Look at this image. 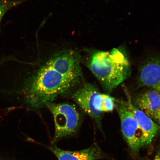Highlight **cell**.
<instances>
[{"mask_svg": "<svg viewBox=\"0 0 160 160\" xmlns=\"http://www.w3.org/2000/svg\"><path fill=\"white\" fill-rule=\"evenodd\" d=\"M81 60L73 51L60 52L51 57L30 80L27 89L30 105H47L78 85L82 78Z\"/></svg>", "mask_w": 160, "mask_h": 160, "instance_id": "1", "label": "cell"}, {"mask_svg": "<svg viewBox=\"0 0 160 160\" xmlns=\"http://www.w3.org/2000/svg\"><path fill=\"white\" fill-rule=\"evenodd\" d=\"M87 66L106 91L110 93L131 75L127 56L121 50L94 51Z\"/></svg>", "mask_w": 160, "mask_h": 160, "instance_id": "2", "label": "cell"}, {"mask_svg": "<svg viewBox=\"0 0 160 160\" xmlns=\"http://www.w3.org/2000/svg\"><path fill=\"white\" fill-rule=\"evenodd\" d=\"M53 115L55 125L53 143L75 134L80 123V115L73 105L64 103L47 105Z\"/></svg>", "mask_w": 160, "mask_h": 160, "instance_id": "3", "label": "cell"}, {"mask_svg": "<svg viewBox=\"0 0 160 160\" xmlns=\"http://www.w3.org/2000/svg\"><path fill=\"white\" fill-rule=\"evenodd\" d=\"M121 121L122 132L130 148L138 153L145 147L142 134L134 116L128 107L121 102V100L114 98Z\"/></svg>", "mask_w": 160, "mask_h": 160, "instance_id": "4", "label": "cell"}, {"mask_svg": "<svg viewBox=\"0 0 160 160\" xmlns=\"http://www.w3.org/2000/svg\"><path fill=\"white\" fill-rule=\"evenodd\" d=\"M102 94L95 86L87 83L77 90L72 96L80 107L94 120L100 129L103 115L101 110Z\"/></svg>", "mask_w": 160, "mask_h": 160, "instance_id": "5", "label": "cell"}, {"mask_svg": "<svg viewBox=\"0 0 160 160\" xmlns=\"http://www.w3.org/2000/svg\"><path fill=\"white\" fill-rule=\"evenodd\" d=\"M139 80L142 86L160 94V56L149 58L140 68Z\"/></svg>", "mask_w": 160, "mask_h": 160, "instance_id": "6", "label": "cell"}, {"mask_svg": "<svg viewBox=\"0 0 160 160\" xmlns=\"http://www.w3.org/2000/svg\"><path fill=\"white\" fill-rule=\"evenodd\" d=\"M58 160H97L104 159L105 155L96 144L88 148L77 151H65L55 145L48 146Z\"/></svg>", "mask_w": 160, "mask_h": 160, "instance_id": "7", "label": "cell"}, {"mask_svg": "<svg viewBox=\"0 0 160 160\" xmlns=\"http://www.w3.org/2000/svg\"><path fill=\"white\" fill-rule=\"evenodd\" d=\"M128 98V101L121 100V101L128 107L132 112L142 134L145 146L149 145L160 131V126L136 107L132 103L131 98H129V97Z\"/></svg>", "mask_w": 160, "mask_h": 160, "instance_id": "8", "label": "cell"}, {"mask_svg": "<svg viewBox=\"0 0 160 160\" xmlns=\"http://www.w3.org/2000/svg\"><path fill=\"white\" fill-rule=\"evenodd\" d=\"M132 103L152 119L156 112L160 108V94L156 90L150 89L139 94Z\"/></svg>", "mask_w": 160, "mask_h": 160, "instance_id": "9", "label": "cell"}, {"mask_svg": "<svg viewBox=\"0 0 160 160\" xmlns=\"http://www.w3.org/2000/svg\"><path fill=\"white\" fill-rule=\"evenodd\" d=\"M102 104L101 110L103 112H108L113 111L115 107L114 98L107 94H102Z\"/></svg>", "mask_w": 160, "mask_h": 160, "instance_id": "10", "label": "cell"}, {"mask_svg": "<svg viewBox=\"0 0 160 160\" xmlns=\"http://www.w3.org/2000/svg\"><path fill=\"white\" fill-rule=\"evenodd\" d=\"M18 1L14 0L0 1V25L2 18L7 12L10 9L19 4Z\"/></svg>", "mask_w": 160, "mask_h": 160, "instance_id": "11", "label": "cell"}, {"mask_svg": "<svg viewBox=\"0 0 160 160\" xmlns=\"http://www.w3.org/2000/svg\"><path fill=\"white\" fill-rule=\"evenodd\" d=\"M153 119H154L157 122L160 124V108L156 112Z\"/></svg>", "mask_w": 160, "mask_h": 160, "instance_id": "12", "label": "cell"}, {"mask_svg": "<svg viewBox=\"0 0 160 160\" xmlns=\"http://www.w3.org/2000/svg\"><path fill=\"white\" fill-rule=\"evenodd\" d=\"M153 160H160V145Z\"/></svg>", "mask_w": 160, "mask_h": 160, "instance_id": "13", "label": "cell"}]
</instances>
